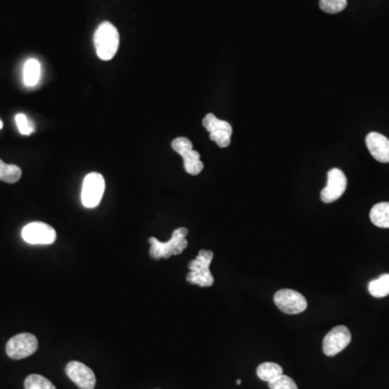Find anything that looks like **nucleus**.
Masks as SVG:
<instances>
[{"instance_id":"1","label":"nucleus","mask_w":389,"mask_h":389,"mask_svg":"<svg viewBox=\"0 0 389 389\" xmlns=\"http://www.w3.org/2000/svg\"><path fill=\"white\" fill-rule=\"evenodd\" d=\"M189 235V230L186 227H179L173 233V237L169 242H160L155 237H151L148 242L151 244L149 256L154 260L159 258H169L173 256H179L183 254V251L189 246L186 236Z\"/></svg>"},{"instance_id":"2","label":"nucleus","mask_w":389,"mask_h":389,"mask_svg":"<svg viewBox=\"0 0 389 389\" xmlns=\"http://www.w3.org/2000/svg\"><path fill=\"white\" fill-rule=\"evenodd\" d=\"M96 54L103 61L112 60L119 48V33L112 23L104 22L94 33Z\"/></svg>"},{"instance_id":"3","label":"nucleus","mask_w":389,"mask_h":389,"mask_svg":"<svg viewBox=\"0 0 389 389\" xmlns=\"http://www.w3.org/2000/svg\"><path fill=\"white\" fill-rule=\"evenodd\" d=\"M213 256L214 254L212 251H199L197 258L189 262V272L186 276L187 282L196 284L199 287H211L214 284V278L210 272V264Z\"/></svg>"},{"instance_id":"4","label":"nucleus","mask_w":389,"mask_h":389,"mask_svg":"<svg viewBox=\"0 0 389 389\" xmlns=\"http://www.w3.org/2000/svg\"><path fill=\"white\" fill-rule=\"evenodd\" d=\"M173 151L177 152L184 161V169L189 175H198L203 171V161L200 160V154L198 152L193 151V143L191 140L181 136L173 140Z\"/></svg>"},{"instance_id":"5","label":"nucleus","mask_w":389,"mask_h":389,"mask_svg":"<svg viewBox=\"0 0 389 389\" xmlns=\"http://www.w3.org/2000/svg\"><path fill=\"white\" fill-rule=\"evenodd\" d=\"M105 191V179L98 173H91L85 177L82 189V203L86 208H96L100 205Z\"/></svg>"},{"instance_id":"6","label":"nucleus","mask_w":389,"mask_h":389,"mask_svg":"<svg viewBox=\"0 0 389 389\" xmlns=\"http://www.w3.org/2000/svg\"><path fill=\"white\" fill-rule=\"evenodd\" d=\"M38 348V339L31 333H21L8 341L6 353L15 360L27 358L36 353Z\"/></svg>"},{"instance_id":"7","label":"nucleus","mask_w":389,"mask_h":389,"mask_svg":"<svg viewBox=\"0 0 389 389\" xmlns=\"http://www.w3.org/2000/svg\"><path fill=\"white\" fill-rule=\"evenodd\" d=\"M274 302L282 313L288 314V315L303 313L307 308L305 296L295 290H279L274 293Z\"/></svg>"},{"instance_id":"8","label":"nucleus","mask_w":389,"mask_h":389,"mask_svg":"<svg viewBox=\"0 0 389 389\" xmlns=\"http://www.w3.org/2000/svg\"><path fill=\"white\" fill-rule=\"evenodd\" d=\"M203 126L210 134V139L221 148L230 146L233 128L230 122L219 119L213 114H208L203 120Z\"/></svg>"},{"instance_id":"9","label":"nucleus","mask_w":389,"mask_h":389,"mask_svg":"<svg viewBox=\"0 0 389 389\" xmlns=\"http://www.w3.org/2000/svg\"><path fill=\"white\" fill-rule=\"evenodd\" d=\"M351 342V333L345 325H337L325 335L323 351L325 356L333 357L344 351Z\"/></svg>"},{"instance_id":"10","label":"nucleus","mask_w":389,"mask_h":389,"mask_svg":"<svg viewBox=\"0 0 389 389\" xmlns=\"http://www.w3.org/2000/svg\"><path fill=\"white\" fill-rule=\"evenodd\" d=\"M22 238L29 244H52L57 239V232L51 225L33 222L22 230Z\"/></svg>"},{"instance_id":"11","label":"nucleus","mask_w":389,"mask_h":389,"mask_svg":"<svg viewBox=\"0 0 389 389\" xmlns=\"http://www.w3.org/2000/svg\"><path fill=\"white\" fill-rule=\"evenodd\" d=\"M346 175L342 170L333 168L328 173L327 186L321 191L320 198L325 203H332L343 196L346 191Z\"/></svg>"},{"instance_id":"12","label":"nucleus","mask_w":389,"mask_h":389,"mask_svg":"<svg viewBox=\"0 0 389 389\" xmlns=\"http://www.w3.org/2000/svg\"><path fill=\"white\" fill-rule=\"evenodd\" d=\"M67 376L80 389H94L96 384V374L88 365L79 361H71L65 368Z\"/></svg>"},{"instance_id":"13","label":"nucleus","mask_w":389,"mask_h":389,"mask_svg":"<svg viewBox=\"0 0 389 389\" xmlns=\"http://www.w3.org/2000/svg\"><path fill=\"white\" fill-rule=\"evenodd\" d=\"M365 144L372 157L383 163H389V140L383 134L370 132L365 138Z\"/></svg>"},{"instance_id":"14","label":"nucleus","mask_w":389,"mask_h":389,"mask_svg":"<svg viewBox=\"0 0 389 389\" xmlns=\"http://www.w3.org/2000/svg\"><path fill=\"white\" fill-rule=\"evenodd\" d=\"M370 220L375 226L389 228V203L373 205L370 211Z\"/></svg>"},{"instance_id":"15","label":"nucleus","mask_w":389,"mask_h":389,"mask_svg":"<svg viewBox=\"0 0 389 389\" xmlns=\"http://www.w3.org/2000/svg\"><path fill=\"white\" fill-rule=\"evenodd\" d=\"M41 65L36 59H29L25 62L23 80L27 87L36 86L41 80Z\"/></svg>"},{"instance_id":"16","label":"nucleus","mask_w":389,"mask_h":389,"mask_svg":"<svg viewBox=\"0 0 389 389\" xmlns=\"http://www.w3.org/2000/svg\"><path fill=\"white\" fill-rule=\"evenodd\" d=\"M282 374H284V370L278 363H260L256 369V375L260 380L264 381V382H272Z\"/></svg>"},{"instance_id":"17","label":"nucleus","mask_w":389,"mask_h":389,"mask_svg":"<svg viewBox=\"0 0 389 389\" xmlns=\"http://www.w3.org/2000/svg\"><path fill=\"white\" fill-rule=\"evenodd\" d=\"M21 177V168L15 165H8L0 159V181L6 182L8 184H15Z\"/></svg>"},{"instance_id":"18","label":"nucleus","mask_w":389,"mask_h":389,"mask_svg":"<svg viewBox=\"0 0 389 389\" xmlns=\"http://www.w3.org/2000/svg\"><path fill=\"white\" fill-rule=\"evenodd\" d=\"M368 289L371 295L377 298V299H381V298H385V296L388 295L389 274H382V276L377 278V279L372 280V281L369 284Z\"/></svg>"},{"instance_id":"19","label":"nucleus","mask_w":389,"mask_h":389,"mask_svg":"<svg viewBox=\"0 0 389 389\" xmlns=\"http://www.w3.org/2000/svg\"><path fill=\"white\" fill-rule=\"evenodd\" d=\"M25 389H57V387L43 375L31 374L25 379Z\"/></svg>"},{"instance_id":"20","label":"nucleus","mask_w":389,"mask_h":389,"mask_svg":"<svg viewBox=\"0 0 389 389\" xmlns=\"http://www.w3.org/2000/svg\"><path fill=\"white\" fill-rule=\"evenodd\" d=\"M319 6L325 13L335 15L346 8L347 0H319Z\"/></svg>"},{"instance_id":"21","label":"nucleus","mask_w":389,"mask_h":389,"mask_svg":"<svg viewBox=\"0 0 389 389\" xmlns=\"http://www.w3.org/2000/svg\"><path fill=\"white\" fill-rule=\"evenodd\" d=\"M270 389H299L296 383L288 375H280L278 379L268 383Z\"/></svg>"},{"instance_id":"22","label":"nucleus","mask_w":389,"mask_h":389,"mask_svg":"<svg viewBox=\"0 0 389 389\" xmlns=\"http://www.w3.org/2000/svg\"><path fill=\"white\" fill-rule=\"evenodd\" d=\"M15 122L19 128L20 133L23 135H31L34 132V124L29 122V118L24 114H17L15 116Z\"/></svg>"},{"instance_id":"23","label":"nucleus","mask_w":389,"mask_h":389,"mask_svg":"<svg viewBox=\"0 0 389 389\" xmlns=\"http://www.w3.org/2000/svg\"><path fill=\"white\" fill-rule=\"evenodd\" d=\"M3 129V122L0 120V130Z\"/></svg>"},{"instance_id":"24","label":"nucleus","mask_w":389,"mask_h":389,"mask_svg":"<svg viewBox=\"0 0 389 389\" xmlns=\"http://www.w3.org/2000/svg\"><path fill=\"white\" fill-rule=\"evenodd\" d=\"M237 385H240L242 384V380H237Z\"/></svg>"}]
</instances>
